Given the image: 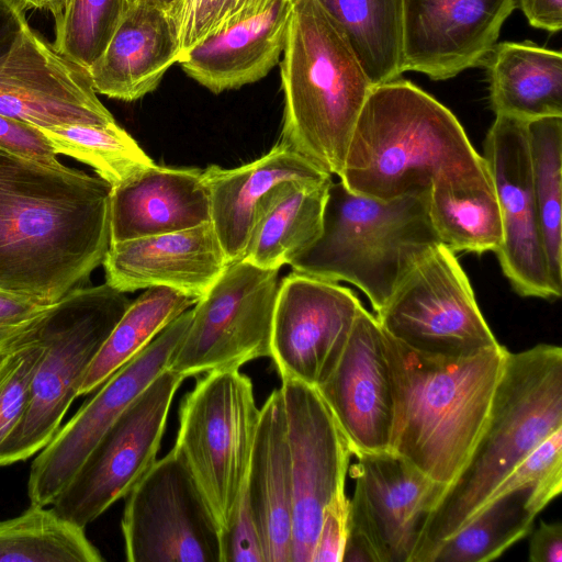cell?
Instances as JSON below:
<instances>
[{
  "instance_id": "6da1fadb",
  "label": "cell",
  "mask_w": 562,
  "mask_h": 562,
  "mask_svg": "<svg viewBox=\"0 0 562 562\" xmlns=\"http://www.w3.org/2000/svg\"><path fill=\"white\" fill-rule=\"evenodd\" d=\"M111 190L0 149V290L53 304L83 286L111 245Z\"/></svg>"
},
{
  "instance_id": "7a4b0ae2",
  "label": "cell",
  "mask_w": 562,
  "mask_h": 562,
  "mask_svg": "<svg viewBox=\"0 0 562 562\" xmlns=\"http://www.w3.org/2000/svg\"><path fill=\"white\" fill-rule=\"evenodd\" d=\"M384 334L394 397L392 452L447 490L486 424L508 350L499 345L469 356L428 355Z\"/></svg>"
},
{
  "instance_id": "3957f363",
  "label": "cell",
  "mask_w": 562,
  "mask_h": 562,
  "mask_svg": "<svg viewBox=\"0 0 562 562\" xmlns=\"http://www.w3.org/2000/svg\"><path fill=\"white\" fill-rule=\"evenodd\" d=\"M562 428V349L508 351L486 424L463 469L425 520L413 562H430L505 477Z\"/></svg>"
},
{
  "instance_id": "277c9868",
  "label": "cell",
  "mask_w": 562,
  "mask_h": 562,
  "mask_svg": "<svg viewBox=\"0 0 562 562\" xmlns=\"http://www.w3.org/2000/svg\"><path fill=\"white\" fill-rule=\"evenodd\" d=\"M453 113L411 81L375 86L355 125L339 180L353 193L393 200L427 191L440 175L486 171Z\"/></svg>"
},
{
  "instance_id": "5b68a950",
  "label": "cell",
  "mask_w": 562,
  "mask_h": 562,
  "mask_svg": "<svg viewBox=\"0 0 562 562\" xmlns=\"http://www.w3.org/2000/svg\"><path fill=\"white\" fill-rule=\"evenodd\" d=\"M279 64L284 101L280 142L339 178L358 116L375 86L317 0H293Z\"/></svg>"
},
{
  "instance_id": "8992f818",
  "label": "cell",
  "mask_w": 562,
  "mask_h": 562,
  "mask_svg": "<svg viewBox=\"0 0 562 562\" xmlns=\"http://www.w3.org/2000/svg\"><path fill=\"white\" fill-rule=\"evenodd\" d=\"M428 193L380 200L333 180L321 234L290 266L299 273L356 285L378 313L440 244L428 215Z\"/></svg>"
},
{
  "instance_id": "52a82bcc",
  "label": "cell",
  "mask_w": 562,
  "mask_h": 562,
  "mask_svg": "<svg viewBox=\"0 0 562 562\" xmlns=\"http://www.w3.org/2000/svg\"><path fill=\"white\" fill-rule=\"evenodd\" d=\"M131 302L105 282L76 288L41 314L45 350L24 415L0 445V467L31 458L53 439L79 396L90 364Z\"/></svg>"
},
{
  "instance_id": "ba28073f",
  "label": "cell",
  "mask_w": 562,
  "mask_h": 562,
  "mask_svg": "<svg viewBox=\"0 0 562 562\" xmlns=\"http://www.w3.org/2000/svg\"><path fill=\"white\" fill-rule=\"evenodd\" d=\"M259 414L252 383L239 369L207 372L181 402L172 450L191 473L220 532L244 486Z\"/></svg>"
},
{
  "instance_id": "9c48e42d",
  "label": "cell",
  "mask_w": 562,
  "mask_h": 562,
  "mask_svg": "<svg viewBox=\"0 0 562 562\" xmlns=\"http://www.w3.org/2000/svg\"><path fill=\"white\" fill-rule=\"evenodd\" d=\"M278 277L245 259L229 262L194 304L167 369L188 378L270 357Z\"/></svg>"
},
{
  "instance_id": "30bf717a",
  "label": "cell",
  "mask_w": 562,
  "mask_h": 562,
  "mask_svg": "<svg viewBox=\"0 0 562 562\" xmlns=\"http://www.w3.org/2000/svg\"><path fill=\"white\" fill-rule=\"evenodd\" d=\"M383 330L415 351L469 356L501 344L456 252L436 245L374 314Z\"/></svg>"
},
{
  "instance_id": "8fae6325",
  "label": "cell",
  "mask_w": 562,
  "mask_h": 562,
  "mask_svg": "<svg viewBox=\"0 0 562 562\" xmlns=\"http://www.w3.org/2000/svg\"><path fill=\"white\" fill-rule=\"evenodd\" d=\"M186 378L164 370L114 420L50 505L86 527L125 497L157 460L173 396Z\"/></svg>"
},
{
  "instance_id": "7c38bea8",
  "label": "cell",
  "mask_w": 562,
  "mask_h": 562,
  "mask_svg": "<svg viewBox=\"0 0 562 562\" xmlns=\"http://www.w3.org/2000/svg\"><path fill=\"white\" fill-rule=\"evenodd\" d=\"M355 457L342 562H413L425 520L446 487L393 452Z\"/></svg>"
},
{
  "instance_id": "4fadbf2b",
  "label": "cell",
  "mask_w": 562,
  "mask_h": 562,
  "mask_svg": "<svg viewBox=\"0 0 562 562\" xmlns=\"http://www.w3.org/2000/svg\"><path fill=\"white\" fill-rule=\"evenodd\" d=\"M125 497L121 528L128 562H221L220 529L173 450Z\"/></svg>"
},
{
  "instance_id": "5bb4252c",
  "label": "cell",
  "mask_w": 562,
  "mask_h": 562,
  "mask_svg": "<svg viewBox=\"0 0 562 562\" xmlns=\"http://www.w3.org/2000/svg\"><path fill=\"white\" fill-rule=\"evenodd\" d=\"M191 317L192 308H189L169 323L60 426L32 462L27 480L31 505L47 507L53 504L106 429L168 368Z\"/></svg>"
},
{
  "instance_id": "9a60e30c",
  "label": "cell",
  "mask_w": 562,
  "mask_h": 562,
  "mask_svg": "<svg viewBox=\"0 0 562 562\" xmlns=\"http://www.w3.org/2000/svg\"><path fill=\"white\" fill-rule=\"evenodd\" d=\"M292 488L291 562H311L325 507L345 492L350 446L318 391L282 380Z\"/></svg>"
},
{
  "instance_id": "2e32d148",
  "label": "cell",
  "mask_w": 562,
  "mask_h": 562,
  "mask_svg": "<svg viewBox=\"0 0 562 562\" xmlns=\"http://www.w3.org/2000/svg\"><path fill=\"white\" fill-rule=\"evenodd\" d=\"M497 196L503 243L495 252L506 279L520 296L555 300L531 183L527 121L496 115L482 155Z\"/></svg>"
},
{
  "instance_id": "e0dca14e",
  "label": "cell",
  "mask_w": 562,
  "mask_h": 562,
  "mask_svg": "<svg viewBox=\"0 0 562 562\" xmlns=\"http://www.w3.org/2000/svg\"><path fill=\"white\" fill-rule=\"evenodd\" d=\"M363 305L349 288L293 271L279 284L271 355L281 380L317 387L330 374Z\"/></svg>"
},
{
  "instance_id": "ac0fdd59",
  "label": "cell",
  "mask_w": 562,
  "mask_h": 562,
  "mask_svg": "<svg viewBox=\"0 0 562 562\" xmlns=\"http://www.w3.org/2000/svg\"><path fill=\"white\" fill-rule=\"evenodd\" d=\"M0 114L36 127L116 123L88 70L31 27L0 65Z\"/></svg>"
},
{
  "instance_id": "d6986e66",
  "label": "cell",
  "mask_w": 562,
  "mask_h": 562,
  "mask_svg": "<svg viewBox=\"0 0 562 562\" xmlns=\"http://www.w3.org/2000/svg\"><path fill=\"white\" fill-rule=\"evenodd\" d=\"M315 389L353 456L392 452L394 397L385 334L363 306L336 366Z\"/></svg>"
},
{
  "instance_id": "ffe728a7",
  "label": "cell",
  "mask_w": 562,
  "mask_h": 562,
  "mask_svg": "<svg viewBox=\"0 0 562 562\" xmlns=\"http://www.w3.org/2000/svg\"><path fill=\"white\" fill-rule=\"evenodd\" d=\"M516 0H404L403 68L432 80L485 65Z\"/></svg>"
},
{
  "instance_id": "44dd1931",
  "label": "cell",
  "mask_w": 562,
  "mask_h": 562,
  "mask_svg": "<svg viewBox=\"0 0 562 562\" xmlns=\"http://www.w3.org/2000/svg\"><path fill=\"white\" fill-rule=\"evenodd\" d=\"M105 282L127 293L166 286L200 299L228 261L211 222L166 234L111 243Z\"/></svg>"
},
{
  "instance_id": "7402d4cb",
  "label": "cell",
  "mask_w": 562,
  "mask_h": 562,
  "mask_svg": "<svg viewBox=\"0 0 562 562\" xmlns=\"http://www.w3.org/2000/svg\"><path fill=\"white\" fill-rule=\"evenodd\" d=\"M202 173L211 224L228 263L245 258L263 209L283 183L330 176L281 142L251 162L236 168L211 165Z\"/></svg>"
},
{
  "instance_id": "603a6c76",
  "label": "cell",
  "mask_w": 562,
  "mask_h": 562,
  "mask_svg": "<svg viewBox=\"0 0 562 562\" xmlns=\"http://www.w3.org/2000/svg\"><path fill=\"white\" fill-rule=\"evenodd\" d=\"M211 222L201 169L156 164L112 187L111 243L184 231Z\"/></svg>"
},
{
  "instance_id": "cb8c5ba5",
  "label": "cell",
  "mask_w": 562,
  "mask_h": 562,
  "mask_svg": "<svg viewBox=\"0 0 562 562\" xmlns=\"http://www.w3.org/2000/svg\"><path fill=\"white\" fill-rule=\"evenodd\" d=\"M179 58L167 11L153 0H135L87 70L97 93L132 102L153 92Z\"/></svg>"
},
{
  "instance_id": "d4e9b609",
  "label": "cell",
  "mask_w": 562,
  "mask_h": 562,
  "mask_svg": "<svg viewBox=\"0 0 562 562\" xmlns=\"http://www.w3.org/2000/svg\"><path fill=\"white\" fill-rule=\"evenodd\" d=\"M293 0L265 10L205 38L179 60L183 71L213 93L265 78L280 61Z\"/></svg>"
},
{
  "instance_id": "484cf974",
  "label": "cell",
  "mask_w": 562,
  "mask_h": 562,
  "mask_svg": "<svg viewBox=\"0 0 562 562\" xmlns=\"http://www.w3.org/2000/svg\"><path fill=\"white\" fill-rule=\"evenodd\" d=\"M245 485L265 562H291L292 488L280 389L260 408Z\"/></svg>"
},
{
  "instance_id": "4316f807",
  "label": "cell",
  "mask_w": 562,
  "mask_h": 562,
  "mask_svg": "<svg viewBox=\"0 0 562 562\" xmlns=\"http://www.w3.org/2000/svg\"><path fill=\"white\" fill-rule=\"evenodd\" d=\"M495 115L562 116V55L532 43L496 44L485 63Z\"/></svg>"
},
{
  "instance_id": "83f0119b",
  "label": "cell",
  "mask_w": 562,
  "mask_h": 562,
  "mask_svg": "<svg viewBox=\"0 0 562 562\" xmlns=\"http://www.w3.org/2000/svg\"><path fill=\"white\" fill-rule=\"evenodd\" d=\"M428 215L440 244L453 252H496L503 243L501 210L488 169L437 177L428 193Z\"/></svg>"
},
{
  "instance_id": "f1b7e54d",
  "label": "cell",
  "mask_w": 562,
  "mask_h": 562,
  "mask_svg": "<svg viewBox=\"0 0 562 562\" xmlns=\"http://www.w3.org/2000/svg\"><path fill=\"white\" fill-rule=\"evenodd\" d=\"M333 176L283 183L263 209L245 260L271 270L290 265L319 236Z\"/></svg>"
},
{
  "instance_id": "f546056e",
  "label": "cell",
  "mask_w": 562,
  "mask_h": 562,
  "mask_svg": "<svg viewBox=\"0 0 562 562\" xmlns=\"http://www.w3.org/2000/svg\"><path fill=\"white\" fill-rule=\"evenodd\" d=\"M345 32L374 86L401 77L404 0H317Z\"/></svg>"
},
{
  "instance_id": "4dcf8cb0",
  "label": "cell",
  "mask_w": 562,
  "mask_h": 562,
  "mask_svg": "<svg viewBox=\"0 0 562 562\" xmlns=\"http://www.w3.org/2000/svg\"><path fill=\"white\" fill-rule=\"evenodd\" d=\"M196 302L198 299L170 288L146 289L131 302L102 345L85 375L79 395L95 391Z\"/></svg>"
},
{
  "instance_id": "1f68e13d",
  "label": "cell",
  "mask_w": 562,
  "mask_h": 562,
  "mask_svg": "<svg viewBox=\"0 0 562 562\" xmlns=\"http://www.w3.org/2000/svg\"><path fill=\"white\" fill-rule=\"evenodd\" d=\"M530 488L517 490L483 505L430 562H490L530 535L536 515L528 508Z\"/></svg>"
},
{
  "instance_id": "d6a6232c",
  "label": "cell",
  "mask_w": 562,
  "mask_h": 562,
  "mask_svg": "<svg viewBox=\"0 0 562 562\" xmlns=\"http://www.w3.org/2000/svg\"><path fill=\"white\" fill-rule=\"evenodd\" d=\"M103 557L85 528L52 507L31 505L21 515L0 521V561L101 562Z\"/></svg>"
},
{
  "instance_id": "836d02e7",
  "label": "cell",
  "mask_w": 562,
  "mask_h": 562,
  "mask_svg": "<svg viewBox=\"0 0 562 562\" xmlns=\"http://www.w3.org/2000/svg\"><path fill=\"white\" fill-rule=\"evenodd\" d=\"M531 183L549 273L562 291V116L527 121Z\"/></svg>"
},
{
  "instance_id": "e575fe53",
  "label": "cell",
  "mask_w": 562,
  "mask_h": 562,
  "mask_svg": "<svg viewBox=\"0 0 562 562\" xmlns=\"http://www.w3.org/2000/svg\"><path fill=\"white\" fill-rule=\"evenodd\" d=\"M57 155H65L94 169L115 187L155 162L116 123L37 127Z\"/></svg>"
},
{
  "instance_id": "d590c367",
  "label": "cell",
  "mask_w": 562,
  "mask_h": 562,
  "mask_svg": "<svg viewBox=\"0 0 562 562\" xmlns=\"http://www.w3.org/2000/svg\"><path fill=\"white\" fill-rule=\"evenodd\" d=\"M135 0H67L55 19L54 48L88 69L102 55Z\"/></svg>"
},
{
  "instance_id": "8d00e7d4",
  "label": "cell",
  "mask_w": 562,
  "mask_h": 562,
  "mask_svg": "<svg viewBox=\"0 0 562 562\" xmlns=\"http://www.w3.org/2000/svg\"><path fill=\"white\" fill-rule=\"evenodd\" d=\"M41 314L0 352V445L21 422L45 350Z\"/></svg>"
},
{
  "instance_id": "74e56055",
  "label": "cell",
  "mask_w": 562,
  "mask_h": 562,
  "mask_svg": "<svg viewBox=\"0 0 562 562\" xmlns=\"http://www.w3.org/2000/svg\"><path fill=\"white\" fill-rule=\"evenodd\" d=\"M274 1L177 0L166 11L177 35L180 58L205 38L255 15Z\"/></svg>"
},
{
  "instance_id": "f35d334b",
  "label": "cell",
  "mask_w": 562,
  "mask_h": 562,
  "mask_svg": "<svg viewBox=\"0 0 562 562\" xmlns=\"http://www.w3.org/2000/svg\"><path fill=\"white\" fill-rule=\"evenodd\" d=\"M530 488L528 508L536 516L562 491V428L532 450L494 490L486 502Z\"/></svg>"
},
{
  "instance_id": "ab89813d",
  "label": "cell",
  "mask_w": 562,
  "mask_h": 562,
  "mask_svg": "<svg viewBox=\"0 0 562 562\" xmlns=\"http://www.w3.org/2000/svg\"><path fill=\"white\" fill-rule=\"evenodd\" d=\"M245 484L246 480L231 520L220 532L221 562H265L259 530Z\"/></svg>"
},
{
  "instance_id": "60d3db41",
  "label": "cell",
  "mask_w": 562,
  "mask_h": 562,
  "mask_svg": "<svg viewBox=\"0 0 562 562\" xmlns=\"http://www.w3.org/2000/svg\"><path fill=\"white\" fill-rule=\"evenodd\" d=\"M0 149L42 164L61 162L46 136L34 125L0 114Z\"/></svg>"
},
{
  "instance_id": "b9f144b4",
  "label": "cell",
  "mask_w": 562,
  "mask_h": 562,
  "mask_svg": "<svg viewBox=\"0 0 562 562\" xmlns=\"http://www.w3.org/2000/svg\"><path fill=\"white\" fill-rule=\"evenodd\" d=\"M349 509L350 502L345 492L325 507L311 562H341L348 536Z\"/></svg>"
},
{
  "instance_id": "7bdbcfd3",
  "label": "cell",
  "mask_w": 562,
  "mask_h": 562,
  "mask_svg": "<svg viewBox=\"0 0 562 562\" xmlns=\"http://www.w3.org/2000/svg\"><path fill=\"white\" fill-rule=\"evenodd\" d=\"M49 304L0 290V352Z\"/></svg>"
},
{
  "instance_id": "ee69618b",
  "label": "cell",
  "mask_w": 562,
  "mask_h": 562,
  "mask_svg": "<svg viewBox=\"0 0 562 562\" xmlns=\"http://www.w3.org/2000/svg\"><path fill=\"white\" fill-rule=\"evenodd\" d=\"M29 27L25 10L13 0H0V65L10 56Z\"/></svg>"
},
{
  "instance_id": "f6af8a7d",
  "label": "cell",
  "mask_w": 562,
  "mask_h": 562,
  "mask_svg": "<svg viewBox=\"0 0 562 562\" xmlns=\"http://www.w3.org/2000/svg\"><path fill=\"white\" fill-rule=\"evenodd\" d=\"M529 561L561 562L562 561V525L561 522L540 521L536 530L530 532Z\"/></svg>"
},
{
  "instance_id": "bcb514c9",
  "label": "cell",
  "mask_w": 562,
  "mask_h": 562,
  "mask_svg": "<svg viewBox=\"0 0 562 562\" xmlns=\"http://www.w3.org/2000/svg\"><path fill=\"white\" fill-rule=\"evenodd\" d=\"M530 25L548 32L562 27V0H516Z\"/></svg>"
},
{
  "instance_id": "7dc6e473",
  "label": "cell",
  "mask_w": 562,
  "mask_h": 562,
  "mask_svg": "<svg viewBox=\"0 0 562 562\" xmlns=\"http://www.w3.org/2000/svg\"><path fill=\"white\" fill-rule=\"evenodd\" d=\"M18 5H20L23 10L27 9H38L49 11L55 19H57L66 3L67 0H13Z\"/></svg>"
},
{
  "instance_id": "c3c4849f",
  "label": "cell",
  "mask_w": 562,
  "mask_h": 562,
  "mask_svg": "<svg viewBox=\"0 0 562 562\" xmlns=\"http://www.w3.org/2000/svg\"><path fill=\"white\" fill-rule=\"evenodd\" d=\"M156 4L161 7L162 9L167 10L172 3H175L177 0H153Z\"/></svg>"
}]
</instances>
